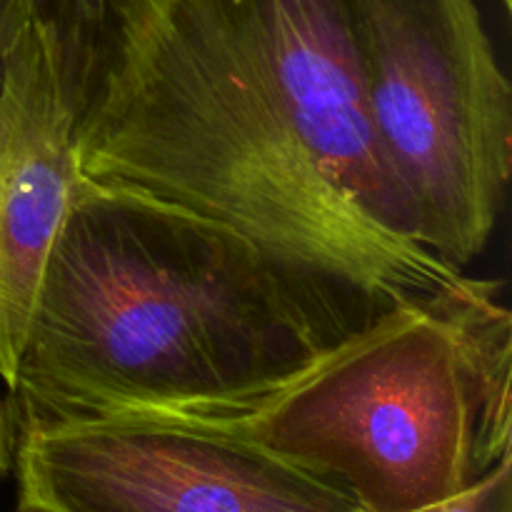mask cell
I'll return each instance as SVG.
<instances>
[{
	"label": "cell",
	"mask_w": 512,
	"mask_h": 512,
	"mask_svg": "<svg viewBox=\"0 0 512 512\" xmlns=\"http://www.w3.org/2000/svg\"><path fill=\"white\" fill-rule=\"evenodd\" d=\"M78 168L248 240L333 343L468 278L380 148L348 0H150L80 118Z\"/></svg>",
	"instance_id": "cell-1"
},
{
	"label": "cell",
	"mask_w": 512,
	"mask_h": 512,
	"mask_svg": "<svg viewBox=\"0 0 512 512\" xmlns=\"http://www.w3.org/2000/svg\"><path fill=\"white\" fill-rule=\"evenodd\" d=\"M328 345L248 240L80 175L13 395L38 418L203 415L275 388Z\"/></svg>",
	"instance_id": "cell-2"
},
{
	"label": "cell",
	"mask_w": 512,
	"mask_h": 512,
	"mask_svg": "<svg viewBox=\"0 0 512 512\" xmlns=\"http://www.w3.org/2000/svg\"><path fill=\"white\" fill-rule=\"evenodd\" d=\"M500 293V280L468 275L245 403L173 420L250 440L328 480L360 512L443 503L512 453V315Z\"/></svg>",
	"instance_id": "cell-3"
},
{
	"label": "cell",
	"mask_w": 512,
	"mask_h": 512,
	"mask_svg": "<svg viewBox=\"0 0 512 512\" xmlns=\"http://www.w3.org/2000/svg\"><path fill=\"white\" fill-rule=\"evenodd\" d=\"M378 143L423 243L455 270L488 248L512 170V90L475 0H348Z\"/></svg>",
	"instance_id": "cell-4"
},
{
	"label": "cell",
	"mask_w": 512,
	"mask_h": 512,
	"mask_svg": "<svg viewBox=\"0 0 512 512\" xmlns=\"http://www.w3.org/2000/svg\"><path fill=\"white\" fill-rule=\"evenodd\" d=\"M13 473L35 512H360L260 445L173 418L23 413Z\"/></svg>",
	"instance_id": "cell-5"
},
{
	"label": "cell",
	"mask_w": 512,
	"mask_h": 512,
	"mask_svg": "<svg viewBox=\"0 0 512 512\" xmlns=\"http://www.w3.org/2000/svg\"><path fill=\"white\" fill-rule=\"evenodd\" d=\"M78 125L33 28L0 60V383L10 395L45 260L80 183Z\"/></svg>",
	"instance_id": "cell-6"
},
{
	"label": "cell",
	"mask_w": 512,
	"mask_h": 512,
	"mask_svg": "<svg viewBox=\"0 0 512 512\" xmlns=\"http://www.w3.org/2000/svg\"><path fill=\"white\" fill-rule=\"evenodd\" d=\"M150 0H30L80 118L113 65L125 33Z\"/></svg>",
	"instance_id": "cell-7"
},
{
	"label": "cell",
	"mask_w": 512,
	"mask_h": 512,
	"mask_svg": "<svg viewBox=\"0 0 512 512\" xmlns=\"http://www.w3.org/2000/svg\"><path fill=\"white\" fill-rule=\"evenodd\" d=\"M413 512H512V453L463 493Z\"/></svg>",
	"instance_id": "cell-8"
},
{
	"label": "cell",
	"mask_w": 512,
	"mask_h": 512,
	"mask_svg": "<svg viewBox=\"0 0 512 512\" xmlns=\"http://www.w3.org/2000/svg\"><path fill=\"white\" fill-rule=\"evenodd\" d=\"M20 425H23V410L15 395H10L0 383V485L13 475Z\"/></svg>",
	"instance_id": "cell-9"
},
{
	"label": "cell",
	"mask_w": 512,
	"mask_h": 512,
	"mask_svg": "<svg viewBox=\"0 0 512 512\" xmlns=\"http://www.w3.org/2000/svg\"><path fill=\"white\" fill-rule=\"evenodd\" d=\"M35 28L30 0H0V60Z\"/></svg>",
	"instance_id": "cell-10"
},
{
	"label": "cell",
	"mask_w": 512,
	"mask_h": 512,
	"mask_svg": "<svg viewBox=\"0 0 512 512\" xmlns=\"http://www.w3.org/2000/svg\"><path fill=\"white\" fill-rule=\"evenodd\" d=\"M500 3H503V8L510 13V10H512V0H500Z\"/></svg>",
	"instance_id": "cell-11"
},
{
	"label": "cell",
	"mask_w": 512,
	"mask_h": 512,
	"mask_svg": "<svg viewBox=\"0 0 512 512\" xmlns=\"http://www.w3.org/2000/svg\"><path fill=\"white\" fill-rule=\"evenodd\" d=\"M15 512H35V510H30V508H23V505H18V508H15Z\"/></svg>",
	"instance_id": "cell-12"
}]
</instances>
